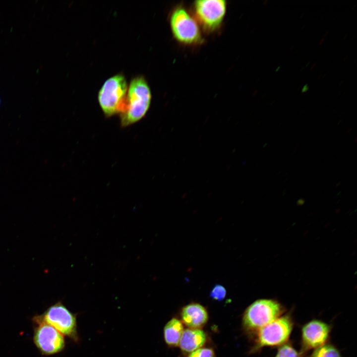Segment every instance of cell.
<instances>
[{
	"label": "cell",
	"instance_id": "cell-10",
	"mask_svg": "<svg viewBox=\"0 0 357 357\" xmlns=\"http://www.w3.org/2000/svg\"><path fill=\"white\" fill-rule=\"evenodd\" d=\"M180 316L182 324L192 329H200L208 319L206 309L197 303H191L183 307Z\"/></svg>",
	"mask_w": 357,
	"mask_h": 357
},
{
	"label": "cell",
	"instance_id": "cell-21",
	"mask_svg": "<svg viewBox=\"0 0 357 357\" xmlns=\"http://www.w3.org/2000/svg\"><path fill=\"white\" fill-rule=\"evenodd\" d=\"M268 2V0H266V1H265L264 2V3H263V5H264V6L266 5L267 4V3Z\"/></svg>",
	"mask_w": 357,
	"mask_h": 357
},
{
	"label": "cell",
	"instance_id": "cell-14",
	"mask_svg": "<svg viewBox=\"0 0 357 357\" xmlns=\"http://www.w3.org/2000/svg\"><path fill=\"white\" fill-rule=\"evenodd\" d=\"M275 357H301V354L290 344H284L281 346Z\"/></svg>",
	"mask_w": 357,
	"mask_h": 357
},
{
	"label": "cell",
	"instance_id": "cell-20",
	"mask_svg": "<svg viewBox=\"0 0 357 357\" xmlns=\"http://www.w3.org/2000/svg\"><path fill=\"white\" fill-rule=\"evenodd\" d=\"M315 65H316V63H314L311 66V68H310V69L312 70V69L314 68V67L315 66Z\"/></svg>",
	"mask_w": 357,
	"mask_h": 357
},
{
	"label": "cell",
	"instance_id": "cell-17",
	"mask_svg": "<svg viewBox=\"0 0 357 357\" xmlns=\"http://www.w3.org/2000/svg\"><path fill=\"white\" fill-rule=\"evenodd\" d=\"M308 90H309V86L307 84H306L305 85H304V86L302 88V89L301 90V93H304L307 92Z\"/></svg>",
	"mask_w": 357,
	"mask_h": 357
},
{
	"label": "cell",
	"instance_id": "cell-1",
	"mask_svg": "<svg viewBox=\"0 0 357 357\" xmlns=\"http://www.w3.org/2000/svg\"><path fill=\"white\" fill-rule=\"evenodd\" d=\"M150 87L143 76L133 78L128 88L126 105L120 114L121 124L125 127L141 119L148 110L151 101Z\"/></svg>",
	"mask_w": 357,
	"mask_h": 357
},
{
	"label": "cell",
	"instance_id": "cell-7",
	"mask_svg": "<svg viewBox=\"0 0 357 357\" xmlns=\"http://www.w3.org/2000/svg\"><path fill=\"white\" fill-rule=\"evenodd\" d=\"M36 316L53 326L62 335L74 341H78L75 314L72 313L61 302L58 301L51 305L43 314L36 315Z\"/></svg>",
	"mask_w": 357,
	"mask_h": 357
},
{
	"label": "cell",
	"instance_id": "cell-23",
	"mask_svg": "<svg viewBox=\"0 0 357 357\" xmlns=\"http://www.w3.org/2000/svg\"><path fill=\"white\" fill-rule=\"evenodd\" d=\"M321 76H322V74L320 75L319 77L317 78V80H319L320 79V78L321 77Z\"/></svg>",
	"mask_w": 357,
	"mask_h": 357
},
{
	"label": "cell",
	"instance_id": "cell-22",
	"mask_svg": "<svg viewBox=\"0 0 357 357\" xmlns=\"http://www.w3.org/2000/svg\"><path fill=\"white\" fill-rule=\"evenodd\" d=\"M294 47H295L294 46H292V47H291V49L289 50V51H290V52L292 51V50L294 49Z\"/></svg>",
	"mask_w": 357,
	"mask_h": 357
},
{
	"label": "cell",
	"instance_id": "cell-4",
	"mask_svg": "<svg viewBox=\"0 0 357 357\" xmlns=\"http://www.w3.org/2000/svg\"><path fill=\"white\" fill-rule=\"evenodd\" d=\"M294 322L289 314L281 316L257 331L255 344L252 351L257 352L264 347L282 345L289 340Z\"/></svg>",
	"mask_w": 357,
	"mask_h": 357
},
{
	"label": "cell",
	"instance_id": "cell-15",
	"mask_svg": "<svg viewBox=\"0 0 357 357\" xmlns=\"http://www.w3.org/2000/svg\"><path fill=\"white\" fill-rule=\"evenodd\" d=\"M210 296L215 300H222L226 296V290L223 286L216 285L211 291Z\"/></svg>",
	"mask_w": 357,
	"mask_h": 357
},
{
	"label": "cell",
	"instance_id": "cell-11",
	"mask_svg": "<svg viewBox=\"0 0 357 357\" xmlns=\"http://www.w3.org/2000/svg\"><path fill=\"white\" fill-rule=\"evenodd\" d=\"M206 341V336L203 330L188 328L184 329L179 346L182 352L190 353L202 348Z\"/></svg>",
	"mask_w": 357,
	"mask_h": 357
},
{
	"label": "cell",
	"instance_id": "cell-5",
	"mask_svg": "<svg viewBox=\"0 0 357 357\" xmlns=\"http://www.w3.org/2000/svg\"><path fill=\"white\" fill-rule=\"evenodd\" d=\"M170 24L172 34L178 42L188 45L202 43L203 39L198 24L182 6H178L172 11Z\"/></svg>",
	"mask_w": 357,
	"mask_h": 357
},
{
	"label": "cell",
	"instance_id": "cell-16",
	"mask_svg": "<svg viewBox=\"0 0 357 357\" xmlns=\"http://www.w3.org/2000/svg\"><path fill=\"white\" fill-rule=\"evenodd\" d=\"M187 357H215V353L212 349L201 348L189 353Z\"/></svg>",
	"mask_w": 357,
	"mask_h": 357
},
{
	"label": "cell",
	"instance_id": "cell-2",
	"mask_svg": "<svg viewBox=\"0 0 357 357\" xmlns=\"http://www.w3.org/2000/svg\"><path fill=\"white\" fill-rule=\"evenodd\" d=\"M128 88L125 77L121 73L115 75L105 81L99 91L98 99L106 116L121 114L124 111Z\"/></svg>",
	"mask_w": 357,
	"mask_h": 357
},
{
	"label": "cell",
	"instance_id": "cell-18",
	"mask_svg": "<svg viewBox=\"0 0 357 357\" xmlns=\"http://www.w3.org/2000/svg\"><path fill=\"white\" fill-rule=\"evenodd\" d=\"M324 41V38H322L319 42V45H321Z\"/></svg>",
	"mask_w": 357,
	"mask_h": 357
},
{
	"label": "cell",
	"instance_id": "cell-3",
	"mask_svg": "<svg viewBox=\"0 0 357 357\" xmlns=\"http://www.w3.org/2000/svg\"><path fill=\"white\" fill-rule=\"evenodd\" d=\"M285 312L284 306L274 299H259L245 309L242 323L245 329L257 332L259 329L280 317Z\"/></svg>",
	"mask_w": 357,
	"mask_h": 357
},
{
	"label": "cell",
	"instance_id": "cell-9",
	"mask_svg": "<svg viewBox=\"0 0 357 357\" xmlns=\"http://www.w3.org/2000/svg\"><path fill=\"white\" fill-rule=\"evenodd\" d=\"M331 329L330 325L318 319L312 320L304 324L301 329V354L326 344Z\"/></svg>",
	"mask_w": 357,
	"mask_h": 357
},
{
	"label": "cell",
	"instance_id": "cell-6",
	"mask_svg": "<svg viewBox=\"0 0 357 357\" xmlns=\"http://www.w3.org/2000/svg\"><path fill=\"white\" fill-rule=\"evenodd\" d=\"M34 344L44 356H51L62 351L65 346L63 336L53 326L33 317Z\"/></svg>",
	"mask_w": 357,
	"mask_h": 357
},
{
	"label": "cell",
	"instance_id": "cell-8",
	"mask_svg": "<svg viewBox=\"0 0 357 357\" xmlns=\"http://www.w3.org/2000/svg\"><path fill=\"white\" fill-rule=\"evenodd\" d=\"M195 16L207 32L217 30L221 25L227 9V3L223 0H196L193 4Z\"/></svg>",
	"mask_w": 357,
	"mask_h": 357
},
{
	"label": "cell",
	"instance_id": "cell-19",
	"mask_svg": "<svg viewBox=\"0 0 357 357\" xmlns=\"http://www.w3.org/2000/svg\"><path fill=\"white\" fill-rule=\"evenodd\" d=\"M328 33V31H327L326 32V33H325L324 34V35H323V38H324V39H325V37L326 36V35H327V34Z\"/></svg>",
	"mask_w": 357,
	"mask_h": 357
},
{
	"label": "cell",
	"instance_id": "cell-12",
	"mask_svg": "<svg viewBox=\"0 0 357 357\" xmlns=\"http://www.w3.org/2000/svg\"><path fill=\"white\" fill-rule=\"evenodd\" d=\"M183 331L181 321L176 318L171 319L164 328V337L166 344L171 347L179 346Z\"/></svg>",
	"mask_w": 357,
	"mask_h": 357
},
{
	"label": "cell",
	"instance_id": "cell-13",
	"mask_svg": "<svg viewBox=\"0 0 357 357\" xmlns=\"http://www.w3.org/2000/svg\"><path fill=\"white\" fill-rule=\"evenodd\" d=\"M310 357H342L338 349L331 344H325L315 349Z\"/></svg>",
	"mask_w": 357,
	"mask_h": 357
}]
</instances>
